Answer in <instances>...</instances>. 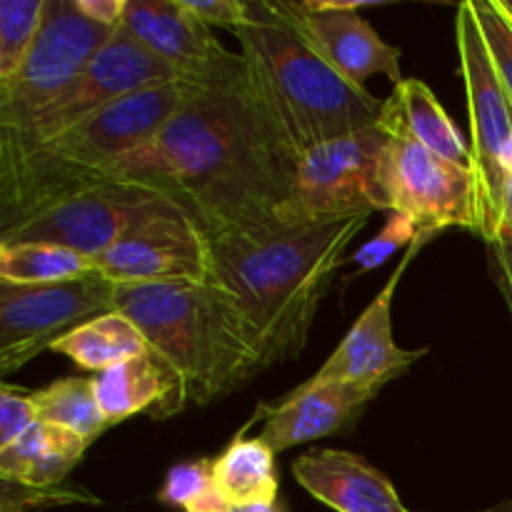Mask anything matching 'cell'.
<instances>
[{
  "instance_id": "6da1fadb",
  "label": "cell",
  "mask_w": 512,
  "mask_h": 512,
  "mask_svg": "<svg viewBox=\"0 0 512 512\" xmlns=\"http://www.w3.org/2000/svg\"><path fill=\"white\" fill-rule=\"evenodd\" d=\"M300 155L253 93L245 65L198 85L163 133L105 170L178 203L208 240L258 238L283 228Z\"/></svg>"
},
{
  "instance_id": "7a4b0ae2",
  "label": "cell",
  "mask_w": 512,
  "mask_h": 512,
  "mask_svg": "<svg viewBox=\"0 0 512 512\" xmlns=\"http://www.w3.org/2000/svg\"><path fill=\"white\" fill-rule=\"evenodd\" d=\"M370 215L210 240V283L233 298L263 368L303 353L330 278Z\"/></svg>"
},
{
  "instance_id": "3957f363",
  "label": "cell",
  "mask_w": 512,
  "mask_h": 512,
  "mask_svg": "<svg viewBox=\"0 0 512 512\" xmlns=\"http://www.w3.org/2000/svg\"><path fill=\"white\" fill-rule=\"evenodd\" d=\"M235 33L253 93L295 153L378 123L383 100L335 73L298 33L283 0H245Z\"/></svg>"
},
{
  "instance_id": "277c9868",
  "label": "cell",
  "mask_w": 512,
  "mask_h": 512,
  "mask_svg": "<svg viewBox=\"0 0 512 512\" xmlns=\"http://www.w3.org/2000/svg\"><path fill=\"white\" fill-rule=\"evenodd\" d=\"M115 305L178 370L190 403H213L265 370L233 298L210 280L118 285Z\"/></svg>"
},
{
  "instance_id": "5b68a950",
  "label": "cell",
  "mask_w": 512,
  "mask_h": 512,
  "mask_svg": "<svg viewBox=\"0 0 512 512\" xmlns=\"http://www.w3.org/2000/svg\"><path fill=\"white\" fill-rule=\"evenodd\" d=\"M388 135L378 123L305 150L295 165L280 225L330 223L385 210L380 170Z\"/></svg>"
},
{
  "instance_id": "8992f818",
  "label": "cell",
  "mask_w": 512,
  "mask_h": 512,
  "mask_svg": "<svg viewBox=\"0 0 512 512\" xmlns=\"http://www.w3.org/2000/svg\"><path fill=\"white\" fill-rule=\"evenodd\" d=\"M378 125L388 135L380 170L388 213L408 215L418 230L443 233L465 228L478 235L480 190L475 170L420 145L385 108Z\"/></svg>"
},
{
  "instance_id": "52a82bcc",
  "label": "cell",
  "mask_w": 512,
  "mask_h": 512,
  "mask_svg": "<svg viewBox=\"0 0 512 512\" xmlns=\"http://www.w3.org/2000/svg\"><path fill=\"white\" fill-rule=\"evenodd\" d=\"M460 73L468 93L470 148L480 190V240L498 243L503 190L508 180V155L512 148V103L490 60L483 30L475 18L473 0L458 5L455 15Z\"/></svg>"
},
{
  "instance_id": "ba28073f",
  "label": "cell",
  "mask_w": 512,
  "mask_h": 512,
  "mask_svg": "<svg viewBox=\"0 0 512 512\" xmlns=\"http://www.w3.org/2000/svg\"><path fill=\"white\" fill-rule=\"evenodd\" d=\"M178 78L170 65L135 43L123 28L115 30L58 98L38 110L23 128L0 133V153H33L115 100Z\"/></svg>"
},
{
  "instance_id": "9c48e42d",
  "label": "cell",
  "mask_w": 512,
  "mask_h": 512,
  "mask_svg": "<svg viewBox=\"0 0 512 512\" xmlns=\"http://www.w3.org/2000/svg\"><path fill=\"white\" fill-rule=\"evenodd\" d=\"M118 285L100 270L53 285L0 283V378L50 350L78 325L118 310Z\"/></svg>"
},
{
  "instance_id": "30bf717a",
  "label": "cell",
  "mask_w": 512,
  "mask_h": 512,
  "mask_svg": "<svg viewBox=\"0 0 512 512\" xmlns=\"http://www.w3.org/2000/svg\"><path fill=\"white\" fill-rule=\"evenodd\" d=\"M210 240L198 223L168 198H153L95 268L115 285L208 283Z\"/></svg>"
},
{
  "instance_id": "8fae6325",
  "label": "cell",
  "mask_w": 512,
  "mask_h": 512,
  "mask_svg": "<svg viewBox=\"0 0 512 512\" xmlns=\"http://www.w3.org/2000/svg\"><path fill=\"white\" fill-rule=\"evenodd\" d=\"M113 33L83 18L73 0H48L43 28L28 58L8 83H0V133L23 128L58 98Z\"/></svg>"
},
{
  "instance_id": "7c38bea8",
  "label": "cell",
  "mask_w": 512,
  "mask_h": 512,
  "mask_svg": "<svg viewBox=\"0 0 512 512\" xmlns=\"http://www.w3.org/2000/svg\"><path fill=\"white\" fill-rule=\"evenodd\" d=\"M153 198L160 195L108 178L3 230L0 243H50L98 260Z\"/></svg>"
},
{
  "instance_id": "4fadbf2b",
  "label": "cell",
  "mask_w": 512,
  "mask_h": 512,
  "mask_svg": "<svg viewBox=\"0 0 512 512\" xmlns=\"http://www.w3.org/2000/svg\"><path fill=\"white\" fill-rule=\"evenodd\" d=\"M435 230H420L418 238L403 255L398 268L388 278V283L380 288V293L370 300L368 308L360 313L353 328L348 330L338 348L330 353V358L320 365L318 373L310 375L303 385H325V383H378L388 385L398 375L420 358L428 355V350H405L395 345L393 338V300L405 270L410 268L415 255L435 238Z\"/></svg>"
},
{
  "instance_id": "5bb4252c",
  "label": "cell",
  "mask_w": 512,
  "mask_h": 512,
  "mask_svg": "<svg viewBox=\"0 0 512 512\" xmlns=\"http://www.w3.org/2000/svg\"><path fill=\"white\" fill-rule=\"evenodd\" d=\"M120 28L195 85H208L245 65L243 55L220 45L183 0H128Z\"/></svg>"
},
{
  "instance_id": "9a60e30c",
  "label": "cell",
  "mask_w": 512,
  "mask_h": 512,
  "mask_svg": "<svg viewBox=\"0 0 512 512\" xmlns=\"http://www.w3.org/2000/svg\"><path fill=\"white\" fill-rule=\"evenodd\" d=\"M290 20L305 43L355 88H365L373 75L403 83L400 48L385 43L360 15L363 3H290L283 0Z\"/></svg>"
},
{
  "instance_id": "2e32d148",
  "label": "cell",
  "mask_w": 512,
  "mask_h": 512,
  "mask_svg": "<svg viewBox=\"0 0 512 512\" xmlns=\"http://www.w3.org/2000/svg\"><path fill=\"white\" fill-rule=\"evenodd\" d=\"M383 388L378 383L298 385L278 403L258 405V418H263L258 438L275 453H283L343 433Z\"/></svg>"
},
{
  "instance_id": "e0dca14e",
  "label": "cell",
  "mask_w": 512,
  "mask_h": 512,
  "mask_svg": "<svg viewBox=\"0 0 512 512\" xmlns=\"http://www.w3.org/2000/svg\"><path fill=\"white\" fill-rule=\"evenodd\" d=\"M293 478L335 512H410L388 475L348 450H308L293 463Z\"/></svg>"
},
{
  "instance_id": "ac0fdd59",
  "label": "cell",
  "mask_w": 512,
  "mask_h": 512,
  "mask_svg": "<svg viewBox=\"0 0 512 512\" xmlns=\"http://www.w3.org/2000/svg\"><path fill=\"white\" fill-rule=\"evenodd\" d=\"M93 390L110 428L138 413L165 420L190 403L188 388L178 370L153 348L93 375Z\"/></svg>"
},
{
  "instance_id": "d6986e66",
  "label": "cell",
  "mask_w": 512,
  "mask_h": 512,
  "mask_svg": "<svg viewBox=\"0 0 512 512\" xmlns=\"http://www.w3.org/2000/svg\"><path fill=\"white\" fill-rule=\"evenodd\" d=\"M88 445L73 430L38 423L13 445L0 448V483L35 490L60 488L80 465Z\"/></svg>"
},
{
  "instance_id": "ffe728a7",
  "label": "cell",
  "mask_w": 512,
  "mask_h": 512,
  "mask_svg": "<svg viewBox=\"0 0 512 512\" xmlns=\"http://www.w3.org/2000/svg\"><path fill=\"white\" fill-rule=\"evenodd\" d=\"M383 108L420 145H425V148L433 150L440 158L450 160V163L473 168V148H470V140H465L463 133L455 128L453 118L445 113L440 100L435 98V93L423 80L405 78L403 83L395 85L393 95L388 100H383Z\"/></svg>"
},
{
  "instance_id": "44dd1931",
  "label": "cell",
  "mask_w": 512,
  "mask_h": 512,
  "mask_svg": "<svg viewBox=\"0 0 512 512\" xmlns=\"http://www.w3.org/2000/svg\"><path fill=\"white\" fill-rule=\"evenodd\" d=\"M213 485L228 505L273 503L280 493L275 450L260 438L235 435L213 460Z\"/></svg>"
},
{
  "instance_id": "7402d4cb",
  "label": "cell",
  "mask_w": 512,
  "mask_h": 512,
  "mask_svg": "<svg viewBox=\"0 0 512 512\" xmlns=\"http://www.w3.org/2000/svg\"><path fill=\"white\" fill-rule=\"evenodd\" d=\"M50 350L70 358L78 368L93 370L98 375L113 365L145 355L150 345L128 315L113 310V313L78 325L73 333L60 338Z\"/></svg>"
},
{
  "instance_id": "603a6c76",
  "label": "cell",
  "mask_w": 512,
  "mask_h": 512,
  "mask_svg": "<svg viewBox=\"0 0 512 512\" xmlns=\"http://www.w3.org/2000/svg\"><path fill=\"white\" fill-rule=\"evenodd\" d=\"M95 260L50 243H0V283L53 285L93 273Z\"/></svg>"
},
{
  "instance_id": "cb8c5ba5",
  "label": "cell",
  "mask_w": 512,
  "mask_h": 512,
  "mask_svg": "<svg viewBox=\"0 0 512 512\" xmlns=\"http://www.w3.org/2000/svg\"><path fill=\"white\" fill-rule=\"evenodd\" d=\"M40 423L60 425L88 440L90 445L110 428L95 400L93 378L53 380L48 388L35 390Z\"/></svg>"
},
{
  "instance_id": "d4e9b609",
  "label": "cell",
  "mask_w": 512,
  "mask_h": 512,
  "mask_svg": "<svg viewBox=\"0 0 512 512\" xmlns=\"http://www.w3.org/2000/svg\"><path fill=\"white\" fill-rule=\"evenodd\" d=\"M48 0H0V83H8L28 58Z\"/></svg>"
},
{
  "instance_id": "484cf974",
  "label": "cell",
  "mask_w": 512,
  "mask_h": 512,
  "mask_svg": "<svg viewBox=\"0 0 512 512\" xmlns=\"http://www.w3.org/2000/svg\"><path fill=\"white\" fill-rule=\"evenodd\" d=\"M473 8L495 73L512 103V18L500 0H473Z\"/></svg>"
},
{
  "instance_id": "4316f807",
  "label": "cell",
  "mask_w": 512,
  "mask_h": 512,
  "mask_svg": "<svg viewBox=\"0 0 512 512\" xmlns=\"http://www.w3.org/2000/svg\"><path fill=\"white\" fill-rule=\"evenodd\" d=\"M213 490V460H188V463H178L168 470L158 500L170 508L188 510Z\"/></svg>"
},
{
  "instance_id": "83f0119b",
  "label": "cell",
  "mask_w": 512,
  "mask_h": 512,
  "mask_svg": "<svg viewBox=\"0 0 512 512\" xmlns=\"http://www.w3.org/2000/svg\"><path fill=\"white\" fill-rule=\"evenodd\" d=\"M418 233V225H415L408 215L388 213L385 228L380 230L373 240H368V243L350 258V263H355L358 273L378 270L380 265L388 263V260L393 258V253H398L400 248H410L413 240L418 238Z\"/></svg>"
},
{
  "instance_id": "f1b7e54d",
  "label": "cell",
  "mask_w": 512,
  "mask_h": 512,
  "mask_svg": "<svg viewBox=\"0 0 512 512\" xmlns=\"http://www.w3.org/2000/svg\"><path fill=\"white\" fill-rule=\"evenodd\" d=\"M40 423L35 390L3 383L0 388V448H8Z\"/></svg>"
},
{
  "instance_id": "f546056e",
  "label": "cell",
  "mask_w": 512,
  "mask_h": 512,
  "mask_svg": "<svg viewBox=\"0 0 512 512\" xmlns=\"http://www.w3.org/2000/svg\"><path fill=\"white\" fill-rule=\"evenodd\" d=\"M185 8L208 28H225L238 33L248 18V3L245 0H183Z\"/></svg>"
},
{
  "instance_id": "4dcf8cb0",
  "label": "cell",
  "mask_w": 512,
  "mask_h": 512,
  "mask_svg": "<svg viewBox=\"0 0 512 512\" xmlns=\"http://www.w3.org/2000/svg\"><path fill=\"white\" fill-rule=\"evenodd\" d=\"M78 13L100 28L118 30L123 25L128 0H73Z\"/></svg>"
},
{
  "instance_id": "1f68e13d",
  "label": "cell",
  "mask_w": 512,
  "mask_h": 512,
  "mask_svg": "<svg viewBox=\"0 0 512 512\" xmlns=\"http://www.w3.org/2000/svg\"><path fill=\"white\" fill-rule=\"evenodd\" d=\"M488 255L495 285H498L500 295H503L512 313V243L488 245Z\"/></svg>"
},
{
  "instance_id": "d6a6232c",
  "label": "cell",
  "mask_w": 512,
  "mask_h": 512,
  "mask_svg": "<svg viewBox=\"0 0 512 512\" xmlns=\"http://www.w3.org/2000/svg\"><path fill=\"white\" fill-rule=\"evenodd\" d=\"M498 243H512V175H508V180H505L503 210H500Z\"/></svg>"
},
{
  "instance_id": "836d02e7",
  "label": "cell",
  "mask_w": 512,
  "mask_h": 512,
  "mask_svg": "<svg viewBox=\"0 0 512 512\" xmlns=\"http://www.w3.org/2000/svg\"><path fill=\"white\" fill-rule=\"evenodd\" d=\"M185 512H228V503L220 498L218 490H213V493L205 495L203 500H198L193 508H188Z\"/></svg>"
},
{
  "instance_id": "e575fe53",
  "label": "cell",
  "mask_w": 512,
  "mask_h": 512,
  "mask_svg": "<svg viewBox=\"0 0 512 512\" xmlns=\"http://www.w3.org/2000/svg\"><path fill=\"white\" fill-rule=\"evenodd\" d=\"M228 512H288L280 500L273 503H250V505H228Z\"/></svg>"
},
{
  "instance_id": "d590c367",
  "label": "cell",
  "mask_w": 512,
  "mask_h": 512,
  "mask_svg": "<svg viewBox=\"0 0 512 512\" xmlns=\"http://www.w3.org/2000/svg\"><path fill=\"white\" fill-rule=\"evenodd\" d=\"M480 512H512V500H505V503H498V505H493V508L480 510Z\"/></svg>"
},
{
  "instance_id": "8d00e7d4",
  "label": "cell",
  "mask_w": 512,
  "mask_h": 512,
  "mask_svg": "<svg viewBox=\"0 0 512 512\" xmlns=\"http://www.w3.org/2000/svg\"><path fill=\"white\" fill-rule=\"evenodd\" d=\"M500 5H503L505 13H508L510 18H512V0H500Z\"/></svg>"
},
{
  "instance_id": "74e56055",
  "label": "cell",
  "mask_w": 512,
  "mask_h": 512,
  "mask_svg": "<svg viewBox=\"0 0 512 512\" xmlns=\"http://www.w3.org/2000/svg\"><path fill=\"white\" fill-rule=\"evenodd\" d=\"M508 175H512V148H510V155H508Z\"/></svg>"
}]
</instances>
